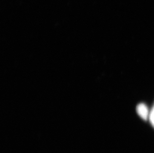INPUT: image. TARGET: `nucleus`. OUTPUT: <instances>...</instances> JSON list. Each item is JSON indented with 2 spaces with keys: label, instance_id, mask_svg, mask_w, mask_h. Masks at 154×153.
<instances>
[{
  "label": "nucleus",
  "instance_id": "obj_1",
  "mask_svg": "<svg viewBox=\"0 0 154 153\" xmlns=\"http://www.w3.org/2000/svg\"><path fill=\"white\" fill-rule=\"evenodd\" d=\"M137 111L140 116L144 120H147L148 117V110L147 106L144 104H138L137 106Z\"/></svg>",
  "mask_w": 154,
  "mask_h": 153
},
{
  "label": "nucleus",
  "instance_id": "obj_2",
  "mask_svg": "<svg viewBox=\"0 0 154 153\" xmlns=\"http://www.w3.org/2000/svg\"><path fill=\"white\" fill-rule=\"evenodd\" d=\"M150 119L152 124L153 125V126L154 127V107L153 108V110H152V111H151V114H150Z\"/></svg>",
  "mask_w": 154,
  "mask_h": 153
}]
</instances>
